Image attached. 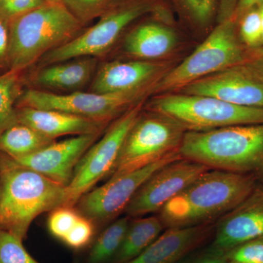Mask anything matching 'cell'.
<instances>
[{"mask_svg":"<svg viewBox=\"0 0 263 263\" xmlns=\"http://www.w3.org/2000/svg\"><path fill=\"white\" fill-rule=\"evenodd\" d=\"M10 21L0 14V74L10 70Z\"/></svg>","mask_w":263,"mask_h":263,"instance_id":"cell-34","label":"cell"},{"mask_svg":"<svg viewBox=\"0 0 263 263\" xmlns=\"http://www.w3.org/2000/svg\"><path fill=\"white\" fill-rule=\"evenodd\" d=\"M1 1H2V0H0V2H1Z\"/></svg>","mask_w":263,"mask_h":263,"instance_id":"cell-42","label":"cell"},{"mask_svg":"<svg viewBox=\"0 0 263 263\" xmlns=\"http://www.w3.org/2000/svg\"><path fill=\"white\" fill-rule=\"evenodd\" d=\"M158 7L157 0H124L100 17L92 27L45 55L36 64V67L78 57L100 60L117 44L131 24L147 13L158 11Z\"/></svg>","mask_w":263,"mask_h":263,"instance_id":"cell-8","label":"cell"},{"mask_svg":"<svg viewBox=\"0 0 263 263\" xmlns=\"http://www.w3.org/2000/svg\"><path fill=\"white\" fill-rule=\"evenodd\" d=\"M180 155L208 168L250 176L263 183V123L186 132Z\"/></svg>","mask_w":263,"mask_h":263,"instance_id":"cell-2","label":"cell"},{"mask_svg":"<svg viewBox=\"0 0 263 263\" xmlns=\"http://www.w3.org/2000/svg\"><path fill=\"white\" fill-rule=\"evenodd\" d=\"M227 252L212 243L194 251L178 263H224Z\"/></svg>","mask_w":263,"mask_h":263,"instance_id":"cell-32","label":"cell"},{"mask_svg":"<svg viewBox=\"0 0 263 263\" xmlns=\"http://www.w3.org/2000/svg\"><path fill=\"white\" fill-rule=\"evenodd\" d=\"M1 155L0 230L24 241L38 216L66 205L67 187L18 164L3 152Z\"/></svg>","mask_w":263,"mask_h":263,"instance_id":"cell-3","label":"cell"},{"mask_svg":"<svg viewBox=\"0 0 263 263\" xmlns=\"http://www.w3.org/2000/svg\"><path fill=\"white\" fill-rule=\"evenodd\" d=\"M17 117L18 122L27 124L53 140L68 135L103 134L109 126L76 114L29 107L17 108Z\"/></svg>","mask_w":263,"mask_h":263,"instance_id":"cell-19","label":"cell"},{"mask_svg":"<svg viewBox=\"0 0 263 263\" xmlns=\"http://www.w3.org/2000/svg\"><path fill=\"white\" fill-rule=\"evenodd\" d=\"M163 223L158 216L131 219L122 245L110 263H126L149 247L162 233Z\"/></svg>","mask_w":263,"mask_h":263,"instance_id":"cell-21","label":"cell"},{"mask_svg":"<svg viewBox=\"0 0 263 263\" xmlns=\"http://www.w3.org/2000/svg\"><path fill=\"white\" fill-rule=\"evenodd\" d=\"M155 89L108 94L89 91L55 94L27 88L22 91L16 107L60 110L110 124L132 106L154 94Z\"/></svg>","mask_w":263,"mask_h":263,"instance_id":"cell-9","label":"cell"},{"mask_svg":"<svg viewBox=\"0 0 263 263\" xmlns=\"http://www.w3.org/2000/svg\"><path fill=\"white\" fill-rule=\"evenodd\" d=\"M240 35L246 44L251 47L262 43V24L259 10L251 9L245 13L240 23Z\"/></svg>","mask_w":263,"mask_h":263,"instance_id":"cell-31","label":"cell"},{"mask_svg":"<svg viewBox=\"0 0 263 263\" xmlns=\"http://www.w3.org/2000/svg\"><path fill=\"white\" fill-rule=\"evenodd\" d=\"M127 216L118 218L99 232L87 249L82 263H110L115 257L130 222Z\"/></svg>","mask_w":263,"mask_h":263,"instance_id":"cell-23","label":"cell"},{"mask_svg":"<svg viewBox=\"0 0 263 263\" xmlns=\"http://www.w3.org/2000/svg\"><path fill=\"white\" fill-rule=\"evenodd\" d=\"M84 27L61 2L45 3L10 19L9 70L23 72L72 41Z\"/></svg>","mask_w":263,"mask_h":263,"instance_id":"cell-4","label":"cell"},{"mask_svg":"<svg viewBox=\"0 0 263 263\" xmlns=\"http://www.w3.org/2000/svg\"><path fill=\"white\" fill-rule=\"evenodd\" d=\"M171 69L169 62L163 61L130 60L104 62L99 64L88 91L108 94L156 88Z\"/></svg>","mask_w":263,"mask_h":263,"instance_id":"cell-14","label":"cell"},{"mask_svg":"<svg viewBox=\"0 0 263 263\" xmlns=\"http://www.w3.org/2000/svg\"><path fill=\"white\" fill-rule=\"evenodd\" d=\"M146 99L132 106L113 121L76 166L67 187V206H74L98 181L108 178L113 171L124 139L143 110Z\"/></svg>","mask_w":263,"mask_h":263,"instance_id":"cell-10","label":"cell"},{"mask_svg":"<svg viewBox=\"0 0 263 263\" xmlns=\"http://www.w3.org/2000/svg\"><path fill=\"white\" fill-rule=\"evenodd\" d=\"M177 41L172 29L158 22L147 21L126 34L123 51L131 60L160 61L174 51Z\"/></svg>","mask_w":263,"mask_h":263,"instance_id":"cell-20","label":"cell"},{"mask_svg":"<svg viewBox=\"0 0 263 263\" xmlns=\"http://www.w3.org/2000/svg\"><path fill=\"white\" fill-rule=\"evenodd\" d=\"M24 241L0 230V263H41L27 252Z\"/></svg>","mask_w":263,"mask_h":263,"instance_id":"cell-27","label":"cell"},{"mask_svg":"<svg viewBox=\"0 0 263 263\" xmlns=\"http://www.w3.org/2000/svg\"><path fill=\"white\" fill-rule=\"evenodd\" d=\"M2 179H3V163H2V155L0 152V190H1Z\"/></svg>","mask_w":263,"mask_h":263,"instance_id":"cell-38","label":"cell"},{"mask_svg":"<svg viewBox=\"0 0 263 263\" xmlns=\"http://www.w3.org/2000/svg\"><path fill=\"white\" fill-rule=\"evenodd\" d=\"M263 235V183L218 220L212 245L228 252Z\"/></svg>","mask_w":263,"mask_h":263,"instance_id":"cell-16","label":"cell"},{"mask_svg":"<svg viewBox=\"0 0 263 263\" xmlns=\"http://www.w3.org/2000/svg\"><path fill=\"white\" fill-rule=\"evenodd\" d=\"M83 25L100 18L124 0H60Z\"/></svg>","mask_w":263,"mask_h":263,"instance_id":"cell-25","label":"cell"},{"mask_svg":"<svg viewBox=\"0 0 263 263\" xmlns=\"http://www.w3.org/2000/svg\"><path fill=\"white\" fill-rule=\"evenodd\" d=\"M143 108L171 118L186 132L263 123V108L239 106L214 97L179 91L155 95Z\"/></svg>","mask_w":263,"mask_h":263,"instance_id":"cell-5","label":"cell"},{"mask_svg":"<svg viewBox=\"0 0 263 263\" xmlns=\"http://www.w3.org/2000/svg\"><path fill=\"white\" fill-rule=\"evenodd\" d=\"M229 260L240 263H263V235L230 249L226 253Z\"/></svg>","mask_w":263,"mask_h":263,"instance_id":"cell-30","label":"cell"},{"mask_svg":"<svg viewBox=\"0 0 263 263\" xmlns=\"http://www.w3.org/2000/svg\"><path fill=\"white\" fill-rule=\"evenodd\" d=\"M180 158H182L181 155L173 156L138 171L110 178L81 197L74 207L95 224L99 233L124 212L138 190L154 173Z\"/></svg>","mask_w":263,"mask_h":263,"instance_id":"cell-11","label":"cell"},{"mask_svg":"<svg viewBox=\"0 0 263 263\" xmlns=\"http://www.w3.org/2000/svg\"><path fill=\"white\" fill-rule=\"evenodd\" d=\"M98 233L95 224L80 214L75 226L62 242L73 250H84L91 245Z\"/></svg>","mask_w":263,"mask_h":263,"instance_id":"cell-29","label":"cell"},{"mask_svg":"<svg viewBox=\"0 0 263 263\" xmlns=\"http://www.w3.org/2000/svg\"><path fill=\"white\" fill-rule=\"evenodd\" d=\"M243 61V51L235 36L234 21L228 19L218 24L193 53L160 79L154 95L179 91L191 83Z\"/></svg>","mask_w":263,"mask_h":263,"instance_id":"cell-7","label":"cell"},{"mask_svg":"<svg viewBox=\"0 0 263 263\" xmlns=\"http://www.w3.org/2000/svg\"><path fill=\"white\" fill-rule=\"evenodd\" d=\"M224 263H240V262H235V261L229 260V259H228V260H227L226 262Z\"/></svg>","mask_w":263,"mask_h":263,"instance_id":"cell-40","label":"cell"},{"mask_svg":"<svg viewBox=\"0 0 263 263\" xmlns=\"http://www.w3.org/2000/svg\"><path fill=\"white\" fill-rule=\"evenodd\" d=\"M241 64L199 79L177 91L214 97L239 106L263 108V74Z\"/></svg>","mask_w":263,"mask_h":263,"instance_id":"cell-13","label":"cell"},{"mask_svg":"<svg viewBox=\"0 0 263 263\" xmlns=\"http://www.w3.org/2000/svg\"><path fill=\"white\" fill-rule=\"evenodd\" d=\"M259 15H260L261 24H262V43H263V3L262 5H260V7H259Z\"/></svg>","mask_w":263,"mask_h":263,"instance_id":"cell-37","label":"cell"},{"mask_svg":"<svg viewBox=\"0 0 263 263\" xmlns=\"http://www.w3.org/2000/svg\"><path fill=\"white\" fill-rule=\"evenodd\" d=\"M238 0H218L217 21L219 23L230 19Z\"/></svg>","mask_w":263,"mask_h":263,"instance_id":"cell-35","label":"cell"},{"mask_svg":"<svg viewBox=\"0 0 263 263\" xmlns=\"http://www.w3.org/2000/svg\"><path fill=\"white\" fill-rule=\"evenodd\" d=\"M56 141L18 122L0 134V152L13 159L32 155Z\"/></svg>","mask_w":263,"mask_h":263,"instance_id":"cell-22","label":"cell"},{"mask_svg":"<svg viewBox=\"0 0 263 263\" xmlns=\"http://www.w3.org/2000/svg\"><path fill=\"white\" fill-rule=\"evenodd\" d=\"M262 55H263V50H262Z\"/></svg>","mask_w":263,"mask_h":263,"instance_id":"cell-41","label":"cell"},{"mask_svg":"<svg viewBox=\"0 0 263 263\" xmlns=\"http://www.w3.org/2000/svg\"><path fill=\"white\" fill-rule=\"evenodd\" d=\"M167 116L143 108L128 132L108 179L143 168L167 157L180 155L186 133Z\"/></svg>","mask_w":263,"mask_h":263,"instance_id":"cell-6","label":"cell"},{"mask_svg":"<svg viewBox=\"0 0 263 263\" xmlns=\"http://www.w3.org/2000/svg\"><path fill=\"white\" fill-rule=\"evenodd\" d=\"M103 134L84 135L56 141L32 155L13 160L67 187L83 156Z\"/></svg>","mask_w":263,"mask_h":263,"instance_id":"cell-15","label":"cell"},{"mask_svg":"<svg viewBox=\"0 0 263 263\" xmlns=\"http://www.w3.org/2000/svg\"><path fill=\"white\" fill-rule=\"evenodd\" d=\"M262 3L263 0H238L231 18L234 16H239L252 9L255 5H262Z\"/></svg>","mask_w":263,"mask_h":263,"instance_id":"cell-36","label":"cell"},{"mask_svg":"<svg viewBox=\"0 0 263 263\" xmlns=\"http://www.w3.org/2000/svg\"><path fill=\"white\" fill-rule=\"evenodd\" d=\"M213 224L167 228L141 254L126 263H178L213 238Z\"/></svg>","mask_w":263,"mask_h":263,"instance_id":"cell-18","label":"cell"},{"mask_svg":"<svg viewBox=\"0 0 263 263\" xmlns=\"http://www.w3.org/2000/svg\"><path fill=\"white\" fill-rule=\"evenodd\" d=\"M208 170L203 164L184 158L165 164L142 185L128 204L124 214L133 219L158 213Z\"/></svg>","mask_w":263,"mask_h":263,"instance_id":"cell-12","label":"cell"},{"mask_svg":"<svg viewBox=\"0 0 263 263\" xmlns=\"http://www.w3.org/2000/svg\"><path fill=\"white\" fill-rule=\"evenodd\" d=\"M46 3H57V2H61L60 0H43Z\"/></svg>","mask_w":263,"mask_h":263,"instance_id":"cell-39","label":"cell"},{"mask_svg":"<svg viewBox=\"0 0 263 263\" xmlns=\"http://www.w3.org/2000/svg\"><path fill=\"white\" fill-rule=\"evenodd\" d=\"M43 0H2L0 2V14L8 20L44 4Z\"/></svg>","mask_w":263,"mask_h":263,"instance_id":"cell-33","label":"cell"},{"mask_svg":"<svg viewBox=\"0 0 263 263\" xmlns=\"http://www.w3.org/2000/svg\"><path fill=\"white\" fill-rule=\"evenodd\" d=\"M80 214L74 206L62 205L50 212L47 226L49 233L57 239H65L70 230L75 226Z\"/></svg>","mask_w":263,"mask_h":263,"instance_id":"cell-28","label":"cell"},{"mask_svg":"<svg viewBox=\"0 0 263 263\" xmlns=\"http://www.w3.org/2000/svg\"><path fill=\"white\" fill-rule=\"evenodd\" d=\"M100 60L83 57L35 67L24 83L31 89L55 94H70L83 91L91 84Z\"/></svg>","mask_w":263,"mask_h":263,"instance_id":"cell-17","label":"cell"},{"mask_svg":"<svg viewBox=\"0 0 263 263\" xmlns=\"http://www.w3.org/2000/svg\"><path fill=\"white\" fill-rule=\"evenodd\" d=\"M257 180L250 176L209 169L158 212L164 228L213 224L252 193Z\"/></svg>","mask_w":263,"mask_h":263,"instance_id":"cell-1","label":"cell"},{"mask_svg":"<svg viewBox=\"0 0 263 263\" xmlns=\"http://www.w3.org/2000/svg\"><path fill=\"white\" fill-rule=\"evenodd\" d=\"M189 22L200 28H206L218 14V0H176Z\"/></svg>","mask_w":263,"mask_h":263,"instance_id":"cell-26","label":"cell"},{"mask_svg":"<svg viewBox=\"0 0 263 263\" xmlns=\"http://www.w3.org/2000/svg\"><path fill=\"white\" fill-rule=\"evenodd\" d=\"M24 83L22 72L8 70L0 74V134L18 122L16 104Z\"/></svg>","mask_w":263,"mask_h":263,"instance_id":"cell-24","label":"cell"}]
</instances>
